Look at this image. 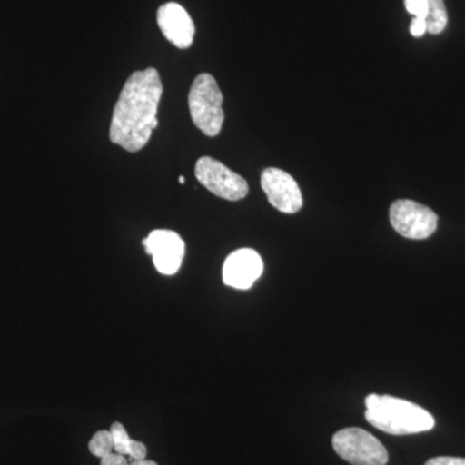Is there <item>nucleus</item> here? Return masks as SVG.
<instances>
[{"instance_id":"1","label":"nucleus","mask_w":465,"mask_h":465,"mask_svg":"<svg viewBox=\"0 0 465 465\" xmlns=\"http://www.w3.org/2000/svg\"><path fill=\"white\" fill-rule=\"evenodd\" d=\"M163 94L154 67L134 72L122 88L110 124V142L130 153L145 148L158 127V105Z\"/></svg>"},{"instance_id":"2","label":"nucleus","mask_w":465,"mask_h":465,"mask_svg":"<svg viewBox=\"0 0 465 465\" xmlns=\"http://www.w3.org/2000/svg\"><path fill=\"white\" fill-rule=\"evenodd\" d=\"M365 418L372 427L393 436H409L432 430L436 420L423 407L391 396L366 397Z\"/></svg>"},{"instance_id":"3","label":"nucleus","mask_w":465,"mask_h":465,"mask_svg":"<svg viewBox=\"0 0 465 465\" xmlns=\"http://www.w3.org/2000/svg\"><path fill=\"white\" fill-rule=\"evenodd\" d=\"M223 94L216 79L211 74H200L189 91V110L193 124L208 137H215L222 131L225 114L223 110Z\"/></svg>"},{"instance_id":"4","label":"nucleus","mask_w":465,"mask_h":465,"mask_svg":"<svg viewBox=\"0 0 465 465\" xmlns=\"http://www.w3.org/2000/svg\"><path fill=\"white\" fill-rule=\"evenodd\" d=\"M336 454L351 465H387V449L381 440L361 428H345L333 434Z\"/></svg>"},{"instance_id":"5","label":"nucleus","mask_w":465,"mask_h":465,"mask_svg":"<svg viewBox=\"0 0 465 465\" xmlns=\"http://www.w3.org/2000/svg\"><path fill=\"white\" fill-rule=\"evenodd\" d=\"M195 176L204 188L223 200L241 201L249 194V183L246 180L216 159H198L195 163Z\"/></svg>"},{"instance_id":"6","label":"nucleus","mask_w":465,"mask_h":465,"mask_svg":"<svg viewBox=\"0 0 465 465\" xmlns=\"http://www.w3.org/2000/svg\"><path fill=\"white\" fill-rule=\"evenodd\" d=\"M391 224L394 231L409 240H427L437 231L439 216L415 201L400 200L391 203Z\"/></svg>"},{"instance_id":"7","label":"nucleus","mask_w":465,"mask_h":465,"mask_svg":"<svg viewBox=\"0 0 465 465\" xmlns=\"http://www.w3.org/2000/svg\"><path fill=\"white\" fill-rule=\"evenodd\" d=\"M143 244L159 273L173 275L179 272L185 256V242L176 232L163 229L152 232Z\"/></svg>"},{"instance_id":"8","label":"nucleus","mask_w":465,"mask_h":465,"mask_svg":"<svg viewBox=\"0 0 465 465\" xmlns=\"http://www.w3.org/2000/svg\"><path fill=\"white\" fill-rule=\"evenodd\" d=\"M262 188L269 203L281 213L291 215L302 210V192L298 183L290 173L280 168H266L262 173Z\"/></svg>"},{"instance_id":"9","label":"nucleus","mask_w":465,"mask_h":465,"mask_svg":"<svg viewBox=\"0 0 465 465\" xmlns=\"http://www.w3.org/2000/svg\"><path fill=\"white\" fill-rule=\"evenodd\" d=\"M262 269L264 264L255 250H237L225 260L223 280L232 289L249 290L259 280Z\"/></svg>"},{"instance_id":"10","label":"nucleus","mask_w":465,"mask_h":465,"mask_svg":"<svg viewBox=\"0 0 465 465\" xmlns=\"http://www.w3.org/2000/svg\"><path fill=\"white\" fill-rule=\"evenodd\" d=\"M159 29L174 47L186 50L194 39L195 26L186 9L177 3H166L158 9Z\"/></svg>"},{"instance_id":"11","label":"nucleus","mask_w":465,"mask_h":465,"mask_svg":"<svg viewBox=\"0 0 465 465\" xmlns=\"http://www.w3.org/2000/svg\"><path fill=\"white\" fill-rule=\"evenodd\" d=\"M427 33L440 34L448 26V11L443 0H428Z\"/></svg>"},{"instance_id":"12","label":"nucleus","mask_w":465,"mask_h":465,"mask_svg":"<svg viewBox=\"0 0 465 465\" xmlns=\"http://www.w3.org/2000/svg\"><path fill=\"white\" fill-rule=\"evenodd\" d=\"M91 454L97 458H104L114 452V443L110 430H100L92 437L88 445Z\"/></svg>"},{"instance_id":"13","label":"nucleus","mask_w":465,"mask_h":465,"mask_svg":"<svg viewBox=\"0 0 465 465\" xmlns=\"http://www.w3.org/2000/svg\"><path fill=\"white\" fill-rule=\"evenodd\" d=\"M110 433H112L113 443H114V452L128 457L131 443H133L134 440L130 439L124 425L121 423H113L112 427H110Z\"/></svg>"},{"instance_id":"14","label":"nucleus","mask_w":465,"mask_h":465,"mask_svg":"<svg viewBox=\"0 0 465 465\" xmlns=\"http://www.w3.org/2000/svg\"><path fill=\"white\" fill-rule=\"evenodd\" d=\"M405 7L414 17H427L428 0H405Z\"/></svg>"},{"instance_id":"15","label":"nucleus","mask_w":465,"mask_h":465,"mask_svg":"<svg viewBox=\"0 0 465 465\" xmlns=\"http://www.w3.org/2000/svg\"><path fill=\"white\" fill-rule=\"evenodd\" d=\"M410 33L415 38H421L427 33V21H425V18H412L411 24H410Z\"/></svg>"},{"instance_id":"16","label":"nucleus","mask_w":465,"mask_h":465,"mask_svg":"<svg viewBox=\"0 0 465 465\" xmlns=\"http://www.w3.org/2000/svg\"><path fill=\"white\" fill-rule=\"evenodd\" d=\"M146 452H148L146 451V446L143 442L134 440L133 443H131L128 457L133 459V460H143V459L146 458Z\"/></svg>"},{"instance_id":"17","label":"nucleus","mask_w":465,"mask_h":465,"mask_svg":"<svg viewBox=\"0 0 465 465\" xmlns=\"http://www.w3.org/2000/svg\"><path fill=\"white\" fill-rule=\"evenodd\" d=\"M425 465H465L464 458L439 457L430 459Z\"/></svg>"},{"instance_id":"18","label":"nucleus","mask_w":465,"mask_h":465,"mask_svg":"<svg viewBox=\"0 0 465 465\" xmlns=\"http://www.w3.org/2000/svg\"><path fill=\"white\" fill-rule=\"evenodd\" d=\"M101 465H130V463H128L127 458L124 455L112 452V454L101 458Z\"/></svg>"},{"instance_id":"19","label":"nucleus","mask_w":465,"mask_h":465,"mask_svg":"<svg viewBox=\"0 0 465 465\" xmlns=\"http://www.w3.org/2000/svg\"><path fill=\"white\" fill-rule=\"evenodd\" d=\"M130 465H158L152 460H146V459H143V460H133V463Z\"/></svg>"},{"instance_id":"20","label":"nucleus","mask_w":465,"mask_h":465,"mask_svg":"<svg viewBox=\"0 0 465 465\" xmlns=\"http://www.w3.org/2000/svg\"><path fill=\"white\" fill-rule=\"evenodd\" d=\"M179 182H180V183H185V177L180 176L179 177Z\"/></svg>"}]
</instances>
